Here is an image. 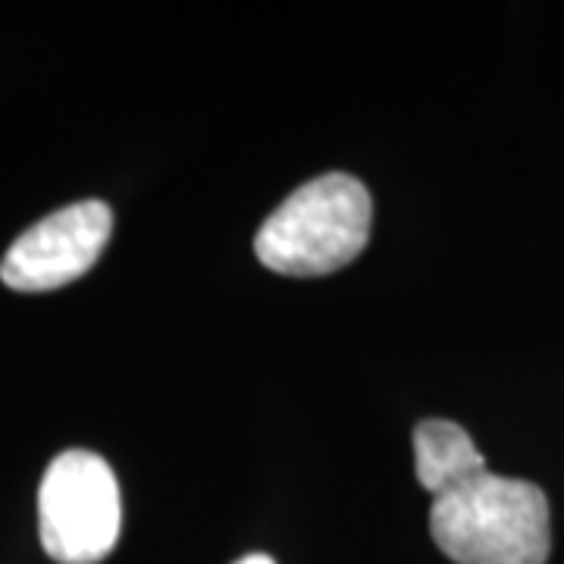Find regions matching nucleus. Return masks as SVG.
Masks as SVG:
<instances>
[{
	"label": "nucleus",
	"mask_w": 564,
	"mask_h": 564,
	"mask_svg": "<svg viewBox=\"0 0 564 564\" xmlns=\"http://www.w3.org/2000/svg\"><path fill=\"white\" fill-rule=\"evenodd\" d=\"M430 533L455 564H545L549 499L540 486L489 474L433 499Z\"/></svg>",
	"instance_id": "nucleus-1"
},
{
	"label": "nucleus",
	"mask_w": 564,
	"mask_h": 564,
	"mask_svg": "<svg viewBox=\"0 0 564 564\" xmlns=\"http://www.w3.org/2000/svg\"><path fill=\"white\" fill-rule=\"evenodd\" d=\"M373 202L361 180L326 173L304 182L261 226L254 251L282 276H323L343 270L370 239Z\"/></svg>",
	"instance_id": "nucleus-2"
},
{
	"label": "nucleus",
	"mask_w": 564,
	"mask_h": 564,
	"mask_svg": "<svg viewBox=\"0 0 564 564\" xmlns=\"http://www.w3.org/2000/svg\"><path fill=\"white\" fill-rule=\"evenodd\" d=\"M120 484L101 455L73 448L47 464L39 489V530L54 562H104L120 540Z\"/></svg>",
	"instance_id": "nucleus-3"
},
{
	"label": "nucleus",
	"mask_w": 564,
	"mask_h": 564,
	"mask_svg": "<svg viewBox=\"0 0 564 564\" xmlns=\"http://www.w3.org/2000/svg\"><path fill=\"white\" fill-rule=\"evenodd\" d=\"M113 229L104 202H79L25 229L0 261V280L13 292H51L79 280L101 258Z\"/></svg>",
	"instance_id": "nucleus-4"
},
{
	"label": "nucleus",
	"mask_w": 564,
	"mask_h": 564,
	"mask_svg": "<svg viewBox=\"0 0 564 564\" xmlns=\"http://www.w3.org/2000/svg\"><path fill=\"white\" fill-rule=\"evenodd\" d=\"M414 470L417 484L433 499H443L470 480L484 477L486 458L462 423L423 421L414 430Z\"/></svg>",
	"instance_id": "nucleus-5"
},
{
	"label": "nucleus",
	"mask_w": 564,
	"mask_h": 564,
	"mask_svg": "<svg viewBox=\"0 0 564 564\" xmlns=\"http://www.w3.org/2000/svg\"><path fill=\"white\" fill-rule=\"evenodd\" d=\"M236 564H276L270 555H261V552H254V555H245V558H239Z\"/></svg>",
	"instance_id": "nucleus-6"
}]
</instances>
